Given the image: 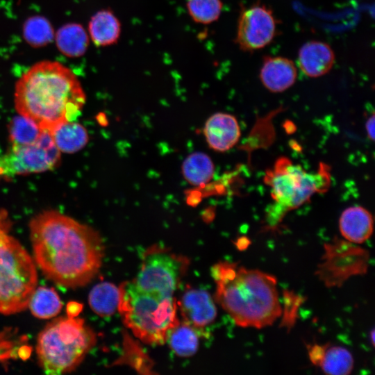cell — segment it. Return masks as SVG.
Wrapping results in <instances>:
<instances>
[{
    "label": "cell",
    "instance_id": "1",
    "mask_svg": "<svg viewBox=\"0 0 375 375\" xmlns=\"http://www.w3.org/2000/svg\"><path fill=\"white\" fill-rule=\"evenodd\" d=\"M29 231L33 260L51 281L74 289L86 285L98 274L104 245L90 226L46 210L32 218Z\"/></svg>",
    "mask_w": 375,
    "mask_h": 375
},
{
    "label": "cell",
    "instance_id": "2",
    "mask_svg": "<svg viewBox=\"0 0 375 375\" xmlns=\"http://www.w3.org/2000/svg\"><path fill=\"white\" fill-rule=\"evenodd\" d=\"M14 97L18 113L49 133L73 121L85 103L77 76L66 66L51 60L39 62L22 75Z\"/></svg>",
    "mask_w": 375,
    "mask_h": 375
},
{
    "label": "cell",
    "instance_id": "3",
    "mask_svg": "<svg viewBox=\"0 0 375 375\" xmlns=\"http://www.w3.org/2000/svg\"><path fill=\"white\" fill-rule=\"evenodd\" d=\"M212 275L215 299L236 325L262 328L282 315L274 276L228 261L215 264Z\"/></svg>",
    "mask_w": 375,
    "mask_h": 375
},
{
    "label": "cell",
    "instance_id": "4",
    "mask_svg": "<svg viewBox=\"0 0 375 375\" xmlns=\"http://www.w3.org/2000/svg\"><path fill=\"white\" fill-rule=\"evenodd\" d=\"M97 342V335L76 316L60 317L49 323L36 342L38 361L47 374L72 372Z\"/></svg>",
    "mask_w": 375,
    "mask_h": 375
},
{
    "label": "cell",
    "instance_id": "5",
    "mask_svg": "<svg viewBox=\"0 0 375 375\" xmlns=\"http://www.w3.org/2000/svg\"><path fill=\"white\" fill-rule=\"evenodd\" d=\"M119 290L118 310L126 326L146 344L166 342L169 331L180 322L176 299L144 292L133 281L123 282Z\"/></svg>",
    "mask_w": 375,
    "mask_h": 375
},
{
    "label": "cell",
    "instance_id": "6",
    "mask_svg": "<svg viewBox=\"0 0 375 375\" xmlns=\"http://www.w3.org/2000/svg\"><path fill=\"white\" fill-rule=\"evenodd\" d=\"M37 283L34 260L17 239L0 228V314L28 308Z\"/></svg>",
    "mask_w": 375,
    "mask_h": 375
},
{
    "label": "cell",
    "instance_id": "7",
    "mask_svg": "<svg viewBox=\"0 0 375 375\" xmlns=\"http://www.w3.org/2000/svg\"><path fill=\"white\" fill-rule=\"evenodd\" d=\"M329 175L325 166L312 173L285 157L278 158L264 177L276 207L279 208L278 217L308 202L314 194L325 192L330 185Z\"/></svg>",
    "mask_w": 375,
    "mask_h": 375
},
{
    "label": "cell",
    "instance_id": "8",
    "mask_svg": "<svg viewBox=\"0 0 375 375\" xmlns=\"http://www.w3.org/2000/svg\"><path fill=\"white\" fill-rule=\"evenodd\" d=\"M189 263L186 257L153 245L144 252L140 267L133 282L144 292L172 297Z\"/></svg>",
    "mask_w": 375,
    "mask_h": 375
},
{
    "label": "cell",
    "instance_id": "9",
    "mask_svg": "<svg viewBox=\"0 0 375 375\" xmlns=\"http://www.w3.org/2000/svg\"><path fill=\"white\" fill-rule=\"evenodd\" d=\"M60 160V151L50 133L44 131L38 140L23 146H11L0 157V176L9 178L15 175L43 172L56 167Z\"/></svg>",
    "mask_w": 375,
    "mask_h": 375
},
{
    "label": "cell",
    "instance_id": "10",
    "mask_svg": "<svg viewBox=\"0 0 375 375\" xmlns=\"http://www.w3.org/2000/svg\"><path fill=\"white\" fill-rule=\"evenodd\" d=\"M369 253L356 244L335 238L324 245L316 274L327 287H340L352 276L366 273Z\"/></svg>",
    "mask_w": 375,
    "mask_h": 375
},
{
    "label": "cell",
    "instance_id": "11",
    "mask_svg": "<svg viewBox=\"0 0 375 375\" xmlns=\"http://www.w3.org/2000/svg\"><path fill=\"white\" fill-rule=\"evenodd\" d=\"M276 22L272 10L254 4L242 10L237 26L236 42L245 51L264 48L274 39Z\"/></svg>",
    "mask_w": 375,
    "mask_h": 375
},
{
    "label": "cell",
    "instance_id": "12",
    "mask_svg": "<svg viewBox=\"0 0 375 375\" xmlns=\"http://www.w3.org/2000/svg\"><path fill=\"white\" fill-rule=\"evenodd\" d=\"M203 134L211 149L217 152H225L238 142L241 130L238 121L234 115L217 112L206 120Z\"/></svg>",
    "mask_w": 375,
    "mask_h": 375
},
{
    "label": "cell",
    "instance_id": "13",
    "mask_svg": "<svg viewBox=\"0 0 375 375\" xmlns=\"http://www.w3.org/2000/svg\"><path fill=\"white\" fill-rule=\"evenodd\" d=\"M183 322L202 330L211 324L217 316V309L210 295L205 290H186L177 303Z\"/></svg>",
    "mask_w": 375,
    "mask_h": 375
},
{
    "label": "cell",
    "instance_id": "14",
    "mask_svg": "<svg viewBox=\"0 0 375 375\" xmlns=\"http://www.w3.org/2000/svg\"><path fill=\"white\" fill-rule=\"evenodd\" d=\"M294 63L282 56L264 58L259 78L265 88L274 93L282 92L292 87L297 80Z\"/></svg>",
    "mask_w": 375,
    "mask_h": 375
},
{
    "label": "cell",
    "instance_id": "15",
    "mask_svg": "<svg viewBox=\"0 0 375 375\" xmlns=\"http://www.w3.org/2000/svg\"><path fill=\"white\" fill-rule=\"evenodd\" d=\"M335 62V54L326 42L312 40L305 43L298 53V65L308 77L317 78L327 74Z\"/></svg>",
    "mask_w": 375,
    "mask_h": 375
},
{
    "label": "cell",
    "instance_id": "16",
    "mask_svg": "<svg viewBox=\"0 0 375 375\" xmlns=\"http://www.w3.org/2000/svg\"><path fill=\"white\" fill-rule=\"evenodd\" d=\"M374 219L366 208L356 206L346 208L339 219V228L343 238L352 243L361 244L373 233Z\"/></svg>",
    "mask_w": 375,
    "mask_h": 375
},
{
    "label": "cell",
    "instance_id": "17",
    "mask_svg": "<svg viewBox=\"0 0 375 375\" xmlns=\"http://www.w3.org/2000/svg\"><path fill=\"white\" fill-rule=\"evenodd\" d=\"M88 28L92 42L99 47L115 44L121 32L118 18L109 10H101L94 14L89 22Z\"/></svg>",
    "mask_w": 375,
    "mask_h": 375
},
{
    "label": "cell",
    "instance_id": "18",
    "mask_svg": "<svg viewBox=\"0 0 375 375\" xmlns=\"http://www.w3.org/2000/svg\"><path fill=\"white\" fill-rule=\"evenodd\" d=\"M49 133L60 153L77 152L85 147L89 140L86 128L73 121L60 124Z\"/></svg>",
    "mask_w": 375,
    "mask_h": 375
},
{
    "label": "cell",
    "instance_id": "19",
    "mask_svg": "<svg viewBox=\"0 0 375 375\" xmlns=\"http://www.w3.org/2000/svg\"><path fill=\"white\" fill-rule=\"evenodd\" d=\"M181 172L185 181L193 186L209 183L214 177L215 165L211 158L203 152L189 154L181 165Z\"/></svg>",
    "mask_w": 375,
    "mask_h": 375
},
{
    "label": "cell",
    "instance_id": "20",
    "mask_svg": "<svg viewBox=\"0 0 375 375\" xmlns=\"http://www.w3.org/2000/svg\"><path fill=\"white\" fill-rule=\"evenodd\" d=\"M56 41L60 51L72 58L83 55L89 44L85 30L77 24L62 26L56 35Z\"/></svg>",
    "mask_w": 375,
    "mask_h": 375
},
{
    "label": "cell",
    "instance_id": "21",
    "mask_svg": "<svg viewBox=\"0 0 375 375\" xmlns=\"http://www.w3.org/2000/svg\"><path fill=\"white\" fill-rule=\"evenodd\" d=\"M28 308L35 317L48 319L54 317L61 311L62 303L54 288L40 286L35 289Z\"/></svg>",
    "mask_w": 375,
    "mask_h": 375
},
{
    "label": "cell",
    "instance_id": "22",
    "mask_svg": "<svg viewBox=\"0 0 375 375\" xmlns=\"http://www.w3.org/2000/svg\"><path fill=\"white\" fill-rule=\"evenodd\" d=\"M199 331L182 321L169 331L166 342L177 356L190 357L197 351Z\"/></svg>",
    "mask_w": 375,
    "mask_h": 375
},
{
    "label": "cell",
    "instance_id": "23",
    "mask_svg": "<svg viewBox=\"0 0 375 375\" xmlns=\"http://www.w3.org/2000/svg\"><path fill=\"white\" fill-rule=\"evenodd\" d=\"M91 309L98 315L110 316L118 309L119 290L114 284L101 282L97 284L88 297Z\"/></svg>",
    "mask_w": 375,
    "mask_h": 375
},
{
    "label": "cell",
    "instance_id": "24",
    "mask_svg": "<svg viewBox=\"0 0 375 375\" xmlns=\"http://www.w3.org/2000/svg\"><path fill=\"white\" fill-rule=\"evenodd\" d=\"M317 367L326 374L347 375L353 369V358L347 349L326 344Z\"/></svg>",
    "mask_w": 375,
    "mask_h": 375
},
{
    "label": "cell",
    "instance_id": "25",
    "mask_svg": "<svg viewBox=\"0 0 375 375\" xmlns=\"http://www.w3.org/2000/svg\"><path fill=\"white\" fill-rule=\"evenodd\" d=\"M42 130L33 121L19 115L15 117L9 125V140L11 146H23L39 139Z\"/></svg>",
    "mask_w": 375,
    "mask_h": 375
},
{
    "label": "cell",
    "instance_id": "26",
    "mask_svg": "<svg viewBox=\"0 0 375 375\" xmlns=\"http://www.w3.org/2000/svg\"><path fill=\"white\" fill-rule=\"evenodd\" d=\"M24 36L31 46L40 47L50 42L53 38V30L45 18L40 16L31 17L24 24Z\"/></svg>",
    "mask_w": 375,
    "mask_h": 375
},
{
    "label": "cell",
    "instance_id": "27",
    "mask_svg": "<svg viewBox=\"0 0 375 375\" xmlns=\"http://www.w3.org/2000/svg\"><path fill=\"white\" fill-rule=\"evenodd\" d=\"M186 6L193 21L209 24L218 19L223 4L221 0H187Z\"/></svg>",
    "mask_w": 375,
    "mask_h": 375
},
{
    "label": "cell",
    "instance_id": "28",
    "mask_svg": "<svg viewBox=\"0 0 375 375\" xmlns=\"http://www.w3.org/2000/svg\"><path fill=\"white\" fill-rule=\"evenodd\" d=\"M374 115L368 118L365 123V129L367 133V136L372 140L374 139Z\"/></svg>",
    "mask_w": 375,
    "mask_h": 375
},
{
    "label": "cell",
    "instance_id": "29",
    "mask_svg": "<svg viewBox=\"0 0 375 375\" xmlns=\"http://www.w3.org/2000/svg\"><path fill=\"white\" fill-rule=\"evenodd\" d=\"M82 306L78 303H71L67 306L68 316L76 317L81 310Z\"/></svg>",
    "mask_w": 375,
    "mask_h": 375
},
{
    "label": "cell",
    "instance_id": "30",
    "mask_svg": "<svg viewBox=\"0 0 375 375\" xmlns=\"http://www.w3.org/2000/svg\"><path fill=\"white\" fill-rule=\"evenodd\" d=\"M370 335H371L372 343L373 346H374V330L372 331Z\"/></svg>",
    "mask_w": 375,
    "mask_h": 375
},
{
    "label": "cell",
    "instance_id": "31",
    "mask_svg": "<svg viewBox=\"0 0 375 375\" xmlns=\"http://www.w3.org/2000/svg\"><path fill=\"white\" fill-rule=\"evenodd\" d=\"M1 178V176H0V178Z\"/></svg>",
    "mask_w": 375,
    "mask_h": 375
}]
</instances>
